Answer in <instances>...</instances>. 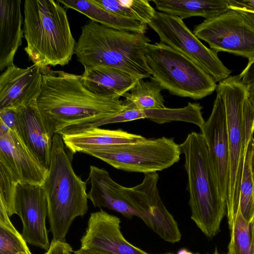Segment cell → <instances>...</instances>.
<instances>
[{
	"label": "cell",
	"instance_id": "4316f807",
	"mask_svg": "<svg viewBox=\"0 0 254 254\" xmlns=\"http://www.w3.org/2000/svg\"><path fill=\"white\" fill-rule=\"evenodd\" d=\"M0 201V254H32Z\"/></svg>",
	"mask_w": 254,
	"mask_h": 254
},
{
	"label": "cell",
	"instance_id": "836d02e7",
	"mask_svg": "<svg viewBox=\"0 0 254 254\" xmlns=\"http://www.w3.org/2000/svg\"><path fill=\"white\" fill-rule=\"evenodd\" d=\"M230 9H244L254 12V0H227Z\"/></svg>",
	"mask_w": 254,
	"mask_h": 254
},
{
	"label": "cell",
	"instance_id": "8fae6325",
	"mask_svg": "<svg viewBox=\"0 0 254 254\" xmlns=\"http://www.w3.org/2000/svg\"><path fill=\"white\" fill-rule=\"evenodd\" d=\"M156 173L144 174L142 182L132 187H122L124 197L134 211L152 230L166 242H179L181 233L177 221L159 195Z\"/></svg>",
	"mask_w": 254,
	"mask_h": 254
},
{
	"label": "cell",
	"instance_id": "74e56055",
	"mask_svg": "<svg viewBox=\"0 0 254 254\" xmlns=\"http://www.w3.org/2000/svg\"><path fill=\"white\" fill-rule=\"evenodd\" d=\"M73 254H93V253H89L87 251H84L81 249H79L78 250L74 252ZM174 254L171 253H165V254Z\"/></svg>",
	"mask_w": 254,
	"mask_h": 254
},
{
	"label": "cell",
	"instance_id": "8992f818",
	"mask_svg": "<svg viewBox=\"0 0 254 254\" xmlns=\"http://www.w3.org/2000/svg\"><path fill=\"white\" fill-rule=\"evenodd\" d=\"M216 91L223 99L229 151V181L226 200L228 221L238 211L240 188L249 145L254 135V109L247 86L239 75L220 81Z\"/></svg>",
	"mask_w": 254,
	"mask_h": 254
},
{
	"label": "cell",
	"instance_id": "ab89813d",
	"mask_svg": "<svg viewBox=\"0 0 254 254\" xmlns=\"http://www.w3.org/2000/svg\"><path fill=\"white\" fill-rule=\"evenodd\" d=\"M177 254H194L186 248H182L179 250Z\"/></svg>",
	"mask_w": 254,
	"mask_h": 254
},
{
	"label": "cell",
	"instance_id": "4fadbf2b",
	"mask_svg": "<svg viewBox=\"0 0 254 254\" xmlns=\"http://www.w3.org/2000/svg\"><path fill=\"white\" fill-rule=\"evenodd\" d=\"M120 223L119 218L102 209L91 213L80 249L97 254H149L125 239Z\"/></svg>",
	"mask_w": 254,
	"mask_h": 254
},
{
	"label": "cell",
	"instance_id": "277c9868",
	"mask_svg": "<svg viewBox=\"0 0 254 254\" xmlns=\"http://www.w3.org/2000/svg\"><path fill=\"white\" fill-rule=\"evenodd\" d=\"M180 145L185 156L191 219L212 238L220 230L226 201L219 191L207 143L201 132L192 131Z\"/></svg>",
	"mask_w": 254,
	"mask_h": 254
},
{
	"label": "cell",
	"instance_id": "5b68a950",
	"mask_svg": "<svg viewBox=\"0 0 254 254\" xmlns=\"http://www.w3.org/2000/svg\"><path fill=\"white\" fill-rule=\"evenodd\" d=\"M61 135L55 134L50 166L43 185L48 202L49 231L53 238L65 240L74 220L88 210L86 182L74 172Z\"/></svg>",
	"mask_w": 254,
	"mask_h": 254
},
{
	"label": "cell",
	"instance_id": "3957f363",
	"mask_svg": "<svg viewBox=\"0 0 254 254\" xmlns=\"http://www.w3.org/2000/svg\"><path fill=\"white\" fill-rule=\"evenodd\" d=\"M150 42L145 34L117 30L90 20L81 27L74 54L84 67L110 66L145 78L152 75L145 58Z\"/></svg>",
	"mask_w": 254,
	"mask_h": 254
},
{
	"label": "cell",
	"instance_id": "8d00e7d4",
	"mask_svg": "<svg viewBox=\"0 0 254 254\" xmlns=\"http://www.w3.org/2000/svg\"><path fill=\"white\" fill-rule=\"evenodd\" d=\"M251 171L253 185L254 197V150L253 151L251 158Z\"/></svg>",
	"mask_w": 254,
	"mask_h": 254
},
{
	"label": "cell",
	"instance_id": "1f68e13d",
	"mask_svg": "<svg viewBox=\"0 0 254 254\" xmlns=\"http://www.w3.org/2000/svg\"><path fill=\"white\" fill-rule=\"evenodd\" d=\"M72 247L66 242V240H52L48 250L45 254H72Z\"/></svg>",
	"mask_w": 254,
	"mask_h": 254
},
{
	"label": "cell",
	"instance_id": "9a60e30c",
	"mask_svg": "<svg viewBox=\"0 0 254 254\" xmlns=\"http://www.w3.org/2000/svg\"><path fill=\"white\" fill-rule=\"evenodd\" d=\"M42 83V72L37 65L8 66L0 76V110L36 104Z\"/></svg>",
	"mask_w": 254,
	"mask_h": 254
},
{
	"label": "cell",
	"instance_id": "52a82bcc",
	"mask_svg": "<svg viewBox=\"0 0 254 254\" xmlns=\"http://www.w3.org/2000/svg\"><path fill=\"white\" fill-rule=\"evenodd\" d=\"M145 58L152 78L174 95L199 100L211 94L216 82L181 52L161 42L146 45Z\"/></svg>",
	"mask_w": 254,
	"mask_h": 254
},
{
	"label": "cell",
	"instance_id": "30bf717a",
	"mask_svg": "<svg viewBox=\"0 0 254 254\" xmlns=\"http://www.w3.org/2000/svg\"><path fill=\"white\" fill-rule=\"evenodd\" d=\"M193 33L210 49L254 60V27L238 10L230 9L194 26Z\"/></svg>",
	"mask_w": 254,
	"mask_h": 254
},
{
	"label": "cell",
	"instance_id": "484cf974",
	"mask_svg": "<svg viewBox=\"0 0 254 254\" xmlns=\"http://www.w3.org/2000/svg\"><path fill=\"white\" fill-rule=\"evenodd\" d=\"M105 9L121 17L148 25L156 10L147 0H94Z\"/></svg>",
	"mask_w": 254,
	"mask_h": 254
},
{
	"label": "cell",
	"instance_id": "5bb4252c",
	"mask_svg": "<svg viewBox=\"0 0 254 254\" xmlns=\"http://www.w3.org/2000/svg\"><path fill=\"white\" fill-rule=\"evenodd\" d=\"M201 131L207 143L219 191L226 201L229 181V151L225 104L218 91L211 113Z\"/></svg>",
	"mask_w": 254,
	"mask_h": 254
},
{
	"label": "cell",
	"instance_id": "4dcf8cb0",
	"mask_svg": "<svg viewBox=\"0 0 254 254\" xmlns=\"http://www.w3.org/2000/svg\"><path fill=\"white\" fill-rule=\"evenodd\" d=\"M0 123L3 124L9 130L17 132V112L15 108H6L0 110Z\"/></svg>",
	"mask_w": 254,
	"mask_h": 254
},
{
	"label": "cell",
	"instance_id": "f35d334b",
	"mask_svg": "<svg viewBox=\"0 0 254 254\" xmlns=\"http://www.w3.org/2000/svg\"><path fill=\"white\" fill-rule=\"evenodd\" d=\"M252 224V240H253V254H254V215L251 221Z\"/></svg>",
	"mask_w": 254,
	"mask_h": 254
},
{
	"label": "cell",
	"instance_id": "7a4b0ae2",
	"mask_svg": "<svg viewBox=\"0 0 254 254\" xmlns=\"http://www.w3.org/2000/svg\"><path fill=\"white\" fill-rule=\"evenodd\" d=\"M23 31L29 60L41 70L68 64L76 42L66 10L57 0H26Z\"/></svg>",
	"mask_w": 254,
	"mask_h": 254
},
{
	"label": "cell",
	"instance_id": "cb8c5ba5",
	"mask_svg": "<svg viewBox=\"0 0 254 254\" xmlns=\"http://www.w3.org/2000/svg\"><path fill=\"white\" fill-rule=\"evenodd\" d=\"M160 12L182 19L200 16L212 18L230 9L227 0H153Z\"/></svg>",
	"mask_w": 254,
	"mask_h": 254
},
{
	"label": "cell",
	"instance_id": "9c48e42d",
	"mask_svg": "<svg viewBox=\"0 0 254 254\" xmlns=\"http://www.w3.org/2000/svg\"><path fill=\"white\" fill-rule=\"evenodd\" d=\"M148 25L158 34L160 42L190 59L216 82L230 76L231 71L220 61L218 53L204 46L178 16L156 11Z\"/></svg>",
	"mask_w": 254,
	"mask_h": 254
},
{
	"label": "cell",
	"instance_id": "ffe728a7",
	"mask_svg": "<svg viewBox=\"0 0 254 254\" xmlns=\"http://www.w3.org/2000/svg\"><path fill=\"white\" fill-rule=\"evenodd\" d=\"M86 182L90 185L88 198L95 207L107 208L129 219L135 216L122 192V186L114 181L105 169L90 166Z\"/></svg>",
	"mask_w": 254,
	"mask_h": 254
},
{
	"label": "cell",
	"instance_id": "e0dca14e",
	"mask_svg": "<svg viewBox=\"0 0 254 254\" xmlns=\"http://www.w3.org/2000/svg\"><path fill=\"white\" fill-rule=\"evenodd\" d=\"M16 109V133L39 162L48 170L53 137L44 124L36 104Z\"/></svg>",
	"mask_w": 254,
	"mask_h": 254
},
{
	"label": "cell",
	"instance_id": "603a6c76",
	"mask_svg": "<svg viewBox=\"0 0 254 254\" xmlns=\"http://www.w3.org/2000/svg\"><path fill=\"white\" fill-rule=\"evenodd\" d=\"M66 8L74 9L91 20L113 29L145 34L147 25L121 17L97 4L94 0H57Z\"/></svg>",
	"mask_w": 254,
	"mask_h": 254
},
{
	"label": "cell",
	"instance_id": "7402d4cb",
	"mask_svg": "<svg viewBox=\"0 0 254 254\" xmlns=\"http://www.w3.org/2000/svg\"><path fill=\"white\" fill-rule=\"evenodd\" d=\"M21 0H0V71L13 64L14 57L22 44L23 31Z\"/></svg>",
	"mask_w": 254,
	"mask_h": 254
},
{
	"label": "cell",
	"instance_id": "2e32d148",
	"mask_svg": "<svg viewBox=\"0 0 254 254\" xmlns=\"http://www.w3.org/2000/svg\"><path fill=\"white\" fill-rule=\"evenodd\" d=\"M0 161L7 166L18 183L43 185L48 170L11 130L0 131Z\"/></svg>",
	"mask_w": 254,
	"mask_h": 254
},
{
	"label": "cell",
	"instance_id": "d590c367",
	"mask_svg": "<svg viewBox=\"0 0 254 254\" xmlns=\"http://www.w3.org/2000/svg\"><path fill=\"white\" fill-rule=\"evenodd\" d=\"M249 98L254 109V84L247 86Z\"/></svg>",
	"mask_w": 254,
	"mask_h": 254
},
{
	"label": "cell",
	"instance_id": "f1b7e54d",
	"mask_svg": "<svg viewBox=\"0 0 254 254\" xmlns=\"http://www.w3.org/2000/svg\"><path fill=\"white\" fill-rule=\"evenodd\" d=\"M254 150V136L250 141L246 154L239 199L238 211L249 222H251L254 215V190L250 167L251 156Z\"/></svg>",
	"mask_w": 254,
	"mask_h": 254
},
{
	"label": "cell",
	"instance_id": "e575fe53",
	"mask_svg": "<svg viewBox=\"0 0 254 254\" xmlns=\"http://www.w3.org/2000/svg\"><path fill=\"white\" fill-rule=\"evenodd\" d=\"M240 11L254 27V12L244 9H235Z\"/></svg>",
	"mask_w": 254,
	"mask_h": 254
},
{
	"label": "cell",
	"instance_id": "ba28073f",
	"mask_svg": "<svg viewBox=\"0 0 254 254\" xmlns=\"http://www.w3.org/2000/svg\"><path fill=\"white\" fill-rule=\"evenodd\" d=\"M83 153L112 167L144 174L166 169L178 162L182 153L174 138H146L135 142L89 150Z\"/></svg>",
	"mask_w": 254,
	"mask_h": 254
},
{
	"label": "cell",
	"instance_id": "d6a6232c",
	"mask_svg": "<svg viewBox=\"0 0 254 254\" xmlns=\"http://www.w3.org/2000/svg\"><path fill=\"white\" fill-rule=\"evenodd\" d=\"M242 82L246 86L254 84V60L248 64L245 68L239 75Z\"/></svg>",
	"mask_w": 254,
	"mask_h": 254
},
{
	"label": "cell",
	"instance_id": "d6986e66",
	"mask_svg": "<svg viewBox=\"0 0 254 254\" xmlns=\"http://www.w3.org/2000/svg\"><path fill=\"white\" fill-rule=\"evenodd\" d=\"M66 147L73 154L135 142L145 137L122 129H108L99 127L61 131Z\"/></svg>",
	"mask_w": 254,
	"mask_h": 254
},
{
	"label": "cell",
	"instance_id": "f546056e",
	"mask_svg": "<svg viewBox=\"0 0 254 254\" xmlns=\"http://www.w3.org/2000/svg\"><path fill=\"white\" fill-rule=\"evenodd\" d=\"M17 183L7 166L0 161V201L9 217L15 214L14 198Z\"/></svg>",
	"mask_w": 254,
	"mask_h": 254
},
{
	"label": "cell",
	"instance_id": "7c38bea8",
	"mask_svg": "<svg viewBox=\"0 0 254 254\" xmlns=\"http://www.w3.org/2000/svg\"><path fill=\"white\" fill-rule=\"evenodd\" d=\"M14 209L21 220V234L27 243L47 251L50 246L46 225L48 207L43 186L18 183Z\"/></svg>",
	"mask_w": 254,
	"mask_h": 254
},
{
	"label": "cell",
	"instance_id": "44dd1931",
	"mask_svg": "<svg viewBox=\"0 0 254 254\" xmlns=\"http://www.w3.org/2000/svg\"><path fill=\"white\" fill-rule=\"evenodd\" d=\"M80 75L83 85L100 96L119 99L128 92L139 78L119 69L107 66L84 67Z\"/></svg>",
	"mask_w": 254,
	"mask_h": 254
},
{
	"label": "cell",
	"instance_id": "60d3db41",
	"mask_svg": "<svg viewBox=\"0 0 254 254\" xmlns=\"http://www.w3.org/2000/svg\"><path fill=\"white\" fill-rule=\"evenodd\" d=\"M212 254H221L219 253L218 252V251H217V249L216 248V249H215V251H214V253H212Z\"/></svg>",
	"mask_w": 254,
	"mask_h": 254
},
{
	"label": "cell",
	"instance_id": "83f0119b",
	"mask_svg": "<svg viewBox=\"0 0 254 254\" xmlns=\"http://www.w3.org/2000/svg\"><path fill=\"white\" fill-rule=\"evenodd\" d=\"M228 225L230 241L227 254H254L251 222L246 221L238 211Z\"/></svg>",
	"mask_w": 254,
	"mask_h": 254
},
{
	"label": "cell",
	"instance_id": "d4e9b609",
	"mask_svg": "<svg viewBox=\"0 0 254 254\" xmlns=\"http://www.w3.org/2000/svg\"><path fill=\"white\" fill-rule=\"evenodd\" d=\"M149 81L139 78L134 85L125 93L122 100L125 111L144 110L166 108L161 94L163 89L159 83L150 77Z\"/></svg>",
	"mask_w": 254,
	"mask_h": 254
},
{
	"label": "cell",
	"instance_id": "ac0fdd59",
	"mask_svg": "<svg viewBox=\"0 0 254 254\" xmlns=\"http://www.w3.org/2000/svg\"><path fill=\"white\" fill-rule=\"evenodd\" d=\"M202 107L197 103L189 102L185 107L149 109L144 110H126L119 114L95 123L79 125L77 129L99 127L109 124L132 121L140 119H147L158 124L182 121L197 126L201 129L205 123L201 110Z\"/></svg>",
	"mask_w": 254,
	"mask_h": 254
},
{
	"label": "cell",
	"instance_id": "6da1fadb",
	"mask_svg": "<svg viewBox=\"0 0 254 254\" xmlns=\"http://www.w3.org/2000/svg\"><path fill=\"white\" fill-rule=\"evenodd\" d=\"M41 70L42 83L36 105L52 137L69 127L93 123L125 111L122 100L88 90L80 75L49 68Z\"/></svg>",
	"mask_w": 254,
	"mask_h": 254
}]
</instances>
